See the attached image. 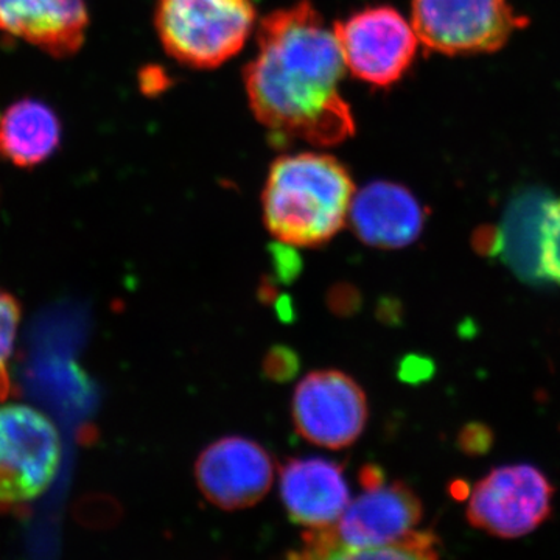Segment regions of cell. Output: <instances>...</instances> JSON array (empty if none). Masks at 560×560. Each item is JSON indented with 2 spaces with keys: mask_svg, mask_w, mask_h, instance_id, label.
Listing matches in <instances>:
<instances>
[{
  "mask_svg": "<svg viewBox=\"0 0 560 560\" xmlns=\"http://www.w3.org/2000/svg\"><path fill=\"white\" fill-rule=\"evenodd\" d=\"M61 434L31 405H0V504L16 506L43 495L60 469Z\"/></svg>",
  "mask_w": 560,
  "mask_h": 560,
  "instance_id": "cell-5",
  "label": "cell"
},
{
  "mask_svg": "<svg viewBox=\"0 0 560 560\" xmlns=\"http://www.w3.org/2000/svg\"><path fill=\"white\" fill-rule=\"evenodd\" d=\"M539 268L541 275L560 285V198L547 201L541 213Z\"/></svg>",
  "mask_w": 560,
  "mask_h": 560,
  "instance_id": "cell-16",
  "label": "cell"
},
{
  "mask_svg": "<svg viewBox=\"0 0 560 560\" xmlns=\"http://www.w3.org/2000/svg\"><path fill=\"white\" fill-rule=\"evenodd\" d=\"M355 184L337 158L298 153L271 165L261 194L264 223L293 248H318L345 228Z\"/></svg>",
  "mask_w": 560,
  "mask_h": 560,
  "instance_id": "cell-2",
  "label": "cell"
},
{
  "mask_svg": "<svg viewBox=\"0 0 560 560\" xmlns=\"http://www.w3.org/2000/svg\"><path fill=\"white\" fill-rule=\"evenodd\" d=\"M326 304L334 315L349 318L360 312L361 291L349 282L335 283L327 291Z\"/></svg>",
  "mask_w": 560,
  "mask_h": 560,
  "instance_id": "cell-19",
  "label": "cell"
},
{
  "mask_svg": "<svg viewBox=\"0 0 560 560\" xmlns=\"http://www.w3.org/2000/svg\"><path fill=\"white\" fill-rule=\"evenodd\" d=\"M346 69L372 86L389 88L415 62L420 40L411 22L390 7H371L334 27Z\"/></svg>",
  "mask_w": 560,
  "mask_h": 560,
  "instance_id": "cell-7",
  "label": "cell"
},
{
  "mask_svg": "<svg viewBox=\"0 0 560 560\" xmlns=\"http://www.w3.org/2000/svg\"><path fill=\"white\" fill-rule=\"evenodd\" d=\"M420 44L447 57L492 54L528 25L508 0H412Z\"/></svg>",
  "mask_w": 560,
  "mask_h": 560,
  "instance_id": "cell-4",
  "label": "cell"
},
{
  "mask_svg": "<svg viewBox=\"0 0 560 560\" xmlns=\"http://www.w3.org/2000/svg\"><path fill=\"white\" fill-rule=\"evenodd\" d=\"M289 560H440V548L436 534L430 530H412L399 540L370 548L341 547L318 530H307Z\"/></svg>",
  "mask_w": 560,
  "mask_h": 560,
  "instance_id": "cell-15",
  "label": "cell"
},
{
  "mask_svg": "<svg viewBox=\"0 0 560 560\" xmlns=\"http://www.w3.org/2000/svg\"><path fill=\"white\" fill-rule=\"evenodd\" d=\"M427 212L410 189L390 180L368 184L353 197L349 220L364 245L407 248L422 234Z\"/></svg>",
  "mask_w": 560,
  "mask_h": 560,
  "instance_id": "cell-12",
  "label": "cell"
},
{
  "mask_svg": "<svg viewBox=\"0 0 560 560\" xmlns=\"http://www.w3.org/2000/svg\"><path fill=\"white\" fill-rule=\"evenodd\" d=\"M154 24L173 60L213 69L245 47L256 10L253 0H160Z\"/></svg>",
  "mask_w": 560,
  "mask_h": 560,
  "instance_id": "cell-3",
  "label": "cell"
},
{
  "mask_svg": "<svg viewBox=\"0 0 560 560\" xmlns=\"http://www.w3.org/2000/svg\"><path fill=\"white\" fill-rule=\"evenodd\" d=\"M552 495L555 488L537 467H497L471 489L467 518L490 536L517 539L550 517Z\"/></svg>",
  "mask_w": 560,
  "mask_h": 560,
  "instance_id": "cell-6",
  "label": "cell"
},
{
  "mask_svg": "<svg viewBox=\"0 0 560 560\" xmlns=\"http://www.w3.org/2000/svg\"><path fill=\"white\" fill-rule=\"evenodd\" d=\"M21 323V307L7 291L0 290V399L10 394L9 363Z\"/></svg>",
  "mask_w": 560,
  "mask_h": 560,
  "instance_id": "cell-17",
  "label": "cell"
},
{
  "mask_svg": "<svg viewBox=\"0 0 560 560\" xmlns=\"http://www.w3.org/2000/svg\"><path fill=\"white\" fill-rule=\"evenodd\" d=\"M271 259L272 268H275L272 279L289 283L300 276L301 259L293 246L283 245V243L272 246Z\"/></svg>",
  "mask_w": 560,
  "mask_h": 560,
  "instance_id": "cell-20",
  "label": "cell"
},
{
  "mask_svg": "<svg viewBox=\"0 0 560 560\" xmlns=\"http://www.w3.org/2000/svg\"><path fill=\"white\" fill-rule=\"evenodd\" d=\"M280 499L290 521L308 530L330 528L350 503L345 471L334 460L290 459L280 470Z\"/></svg>",
  "mask_w": 560,
  "mask_h": 560,
  "instance_id": "cell-13",
  "label": "cell"
},
{
  "mask_svg": "<svg viewBox=\"0 0 560 560\" xmlns=\"http://www.w3.org/2000/svg\"><path fill=\"white\" fill-rule=\"evenodd\" d=\"M202 495L223 511L254 506L270 492L275 463L259 442L228 436L212 442L195 464Z\"/></svg>",
  "mask_w": 560,
  "mask_h": 560,
  "instance_id": "cell-9",
  "label": "cell"
},
{
  "mask_svg": "<svg viewBox=\"0 0 560 560\" xmlns=\"http://www.w3.org/2000/svg\"><path fill=\"white\" fill-rule=\"evenodd\" d=\"M61 121L36 98H22L0 116V156L22 168L49 161L60 149Z\"/></svg>",
  "mask_w": 560,
  "mask_h": 560,
  "instance_id": "cell-14",
  "label": "cell"
},
{
  "mask_svg": "<svg viewBox=\"0 0 560 560\" xmlns=\"http://www.w3.org/2000/svg\"><path fill=\"white\" fill-rule=\"evenodd\" d=\"M368 416L363 388L338 370L305 375L291 400V418L300 436L330 451H341L359 440Z\"/></svg>",
  "mask_w": 560,
  "mask_h": 560,
  "instance_id": "cell-8",
  "label": "cell"
},
{
  "mask_svg": "<svg viewBox=\"0 0 560 560\" xmlns=\"http://www.w3.org/2000/svg\"><path fill=\"white\" fill-rule=\"evenodd\" d=\"M345 70L334 28L311 2L272 11L260 22L256 57L243 72L250 110L276 142L338 145L355 132L341 94Z\"/></svg>",
  "mask_w": 560,
  "mask_h": 560,
  "instance_id": "cell-1",
  "label": "cell"
},
{
  "mask_svg": "<svg viewBox=\"0 0 560 560\" xmlns=\"http://www.w3.org/2000/svg\"><path fill=\"white\" fill-rule=\"evenodd\" d=\"M86 0H0V33L50 57L77 54L86 38Z\"/></svg>",
  "mask_w": 560,
  "mask_h": 560,
  "instance_id": "cell-11",
  "label": "cell"
},
{
  "mask_svg": "<svg viewBox=\"0 0 560 560\" xmlns=\"http://www.w3.org/2000/svg\"><path fill=\"white\" fill-rule=\"evenodd\" d=\"M363 489L335 525L318 530L324 539L348 548L381 547L412 533L422 521V501L405 482L383 480Z\"/></svg>",
  "mask_w": 560,
  "mask_h": 560,
  "instance_id": "cell-10",
  "label": "cell"
},
{
  "mask_svg": "<svg viewBox=\"0 0 560 560\" xmlns=\"http://www.w3.org/2000/svg\"><path fill=\"white\" fill-rule=\"evenodd\" d=\"M301 370L300 353L289 346L276 345L265 353L261 374L272 383L293 381Z\"/></svg>",
  "mask_w": 560,
  "mask_h": 560,
  "instance_id": "cell-18",
  "label": "cell"
}]
</instances>
